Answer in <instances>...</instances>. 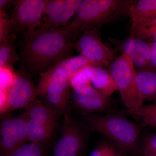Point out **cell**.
<instances>
[{
  "mask_svg": "<svg viewBox=\"0 0 156 156\" xmlns=\"http://www.w3.org/2000/svg\"><path fill=\"white\" fill-rule=\"evenodd\" d=\"M75 47L90 64L103 68L109 66L117 57L114 50L101 41L99 29L84 31Z\"/></svg>",
  "mask_w": 156,
  "mask_h": 156,
  "instance_id": "8992f818",
  "label": "cell"
},
{
  "mask_svg": "<svg viewBox=\"0 0 156 156\" xmlns=\"http://www.w3.org/2000/svg\"><path fill=\"white\" fill-rule=\"evenodd\" d=\"M92 65L89 64L79 70L69 78L71 88L92 84Z\"/></svg>",
  "mask_w": 156,
  "mask_h": 156,
  "instance_id": "603a6c76",
  "label": "cell"
},
{
  "mask_svg": "<svg viewBox=\"0 0 156 156\" xmlns=\"http://www.w3.org/2000/svg\"><path fill=\"white\" fill-rule=\"evenodd\" d=\"M15 1L0 0V13H6V11L12 5H14Z\"/></svg>",
  "mask_w": 156,
  "mask_h": 156,
  "instance_id": "f546056e",
  "label": "cell"
},
{
  "mask_svg": "<svg viewBox=\"0 0 156 156\" xmlns=\"http://www.w3.org/2000/svg\"><path fill=\"white\" fill-rule=\"evenodd\" d=\"M129 16L133 22L156 19V0L134 1L129 8Z\"/></svg>",
  "mask_w": 156,
  "mask_h": 156,
  "instance_id": "e0dca14e",
  "label": "cell"
},
{
  "mask_svg": "<svg viewBox=\"0 0 156 156\" xmlns=\"http://www.w3.org/2000/svg\"><path fill=\"white\" fill-rule=\"evenodd\" d=\"M0 111L1 114L8 112V91L0 90Z\"/></svg>",
  "mask_w": 156,
  "mask_h": 156,
  "instance_id": "83f0119b",
  "label": "cell"
},
{
  "mask_svg": "<svg viewBox=\"0 0 156 156\" xmlns=\"http://www.w3.org/2000/svg\"><path fill=\"white\" fill-rule=\"evenodd\" d=\"M83 144V138L81 131L68 122L54 147L53 156H78Z\"/></svg>",
  "mask_w": 156,
  "mask_h": 156,
  "instance_id": "4fadbf2b",
  "label": "cell"
},
{
  "mask_svg": "<svg viewBox=\"0 0 156 156\" xmlns=\"http://www.w3.org/2000/svg\"><path fill=\"white\" fill-rule=\"evenodd\" d=\"M5 156H43L41 145L31 143L25 144Z\"/></svg>",
  "mask_w": 156,
  "mask_h": 156,
  "instance_id": "cb8c5ba5",
  "label": "cell"
},
{
  "mask_svg": "<svg viewBox=\"0 0 156 156\" xmlns=\"http://www.w3.org/2000/svg\"><path fill=\"white\" fill-rule=\"evenodd\" d=\"M25 108L23 118L55 127L56 112L50 107L35 98Z\"/></svg>",
  "mask_w": 156,
  "mask_h": 156,
  "instance_id": "9a60e30c",
  "label": "cell"
},
{
  "mask_svg": "<svg viewBox=\"0 0 156 156\" xmlns=\"http://www.w3.org/2000/svg\"><path fill=\"white\" fill-rule=\"evenodd\" d=\"M90 64L82 55L70 57L62 60L57 65L66 73L69 77L82 68Z\"/></svg>",
  "mask_w": 156,
  "mask_h": 156,
  "instance_id": "44dd1931",
  "label": "cell"
},
{
  "mask_svg": "<svg viewBox=\"0 0 156 156\" xmlns=\"http://www.w3.org/2000/svg\"><path fill=\"white\" fill-rule=\"evenodd\" d=\"M12 24L11 18L6 13H0V43H2L11 33Z\"/></svg>",
  "mask_w": 156,
  "mask_h": 156,
  "instance_id": "4316f807",
  "label": "cell"
},
{
  "mask_svg": "<svg viewBox=\"0 0 156 156\" xmlns=\"http://www.w3.org/2000/svg\"><path fill=\"white\" fill-rule=\"evenodd\" d=\"M71 98L78 107L89 113L104 111L111 104L110 96L95 89L92 85L73 89Z\"/></svg>",
  "mask_w": 156,
  "mask_h": 156,
  "instance_id": "8fae6325",
  "label": "cell"
},
{
  "mask_svg": "<svg viewBox=\"0 0 156 156\" xmlns=\"http://www.w3.org/2000/svg\"><path fill=\"white\" fill-rule=\"evenodd\" d=\"M77 37L65 26L48 28L41 24L23 35L20 60L29 73L45 72L59 62L71 57Z\"/></svg>",
  "mask_w": 156,
  "mask_h": 156,
  "instance_id": "6da1fadb",
  "label": "cell"
},
{
  "mask_svg": "<svg viewBox=\"0 0 156 156\" xmlns=\"http://www.w3.org/2000/svg\"><path fill=\"white\" fill-rule=\"evenodd\" d=\"M92 84L95 89L110 96L118 90L113 78L108 70L92 65Z\"/></svg>",
  "mask_w": 156,
  "mask_h": 156,
  "instance_id": "2e32d148",
  "label": "cell"
},
{
  "mask_svg": "<svg viewBox=\"0 0 156 156\" xmlns=\"http://www.w3.org/2000/svg\"><path fill=\"white\" fill-rule=\"evenodd\" d=\"M85 118L93 131L107 137L118 146L129 151L137 150L141 131L139 125L119 115L101 116L89 113Z\"/></svg>",
  "mask_w": 156,
  "mask_h": 156,
  "instance_id": "3957f363",
  "label": "cell"
},
{
  "mask_svg": "<svg viewBox=\"0 0 156 156\" xmlns=\"http://www.w3.org/2000/svg\"><path fill=\"white\" fill-rule=\"evenodd\" d=\"M22 68L16 72L14 82L8 90V111L25 108L37 96L28 72Z\"/></svg>",
  "mask_w": 156,
  "mask_h": 156,
  "instance_id": "9c48e42d",
  "label": "cell"
},
{
  "mask_svg": "<svg viewBox=\"0 0 156 156\" xmlns=\"http://www.w3.org/2000/svg\"><path fill=\"white\" fill-rule=\"evenodd\" d=\"M135 83L143 100L156 102V71L136 70Z\"/></svg>",
  "mask_w": 156,
  "mask_h": 156,
  "instance_id": "5bb4252c",
  "label": "cell"
},
{
  "mask_svg": "<svg viewBox=\"0 0 156 156\" xmlns=\"http://www.w3.org/2000/svg\"><path fill=\"white\" fill-rule=\"evenodd\" d=\"M26 121L29 141L41 145L51 136L54 127L38 122L29 119H24Z\"/></svg>",
  "mask_w": 156,
  "mask_h": 156,
  "instance_id": "d6986e66",
  "label": "cell"
},
{
  "mask_svg": "<svg viewBox=\"0 0 156 156\" xmlns=\"http://www.w3.org/2000/svg\"><path fill=\"white\" fill-rule=\"evenodd\" d=\"M36 89L37 96L44 99L55 111H64L68 105L71 95L69 77L57 64L40 74Z\"/></svg>",
  "mask_w": 156,
  "mask_h": 156,
  "instance_id": "277c9868",
  "label": "cell"
},
{
  "mask_svg": "<svg viewBox=\"0 0 156 156\" xmlns=\"http://www.w3.org/2000/svg\"><path fill=\"white\" fill-rule=\"evenodd\" d=\"M119 48L122 53L131 58L136 70L147 69L150 64V42L131 37L120 41Z\"/></svg>",
  "mask_w": 156,
  "mask_h": 156,
  "instance_id": "7c38bea8",
  "label": "cell"
},
{
  "mask_svg": "<svg viewBox=\"0 0 156 156\" xmlns=\"http://www.w3.org/2000/svg\"><path fill=\"white\" fill-rule=\"evenodd\" d=\"M130 115L141 120L143 126L156 128V102L143 106Z\"/></svg>",
  "mask_w": 156,
  "mask_h": 156,
  "instance_id": "7402d4cb",
  "label": "cell"
},
{
  "mask_svg": "<svg viewBox=\"0 0 156 156\" xmlns=\"http://www.w3.org/2000/svg\"><path fill=\"white\" fill-rule=\"evenodd\" d=\"M28 140L26 121L24 118L9 117L3 120L1 127L2 156L25 144Z\"/></svg>",
  "mask_w": 156,
  "mask_h": 156,
  "instance_id": "ba28073f",
  "label": "cell"
},
{
  "mask_svg": "<svg viewBox=\"0 0 156 156\" xmlns=\"http://www.w3.org/2000/svg\"><path fill=\"white\" fill-rule=\"evenodd\" d=\"M16 72L11 67L0 68V90L8 91L13 84Z\"/></svg>",
  "mask_w": 156,
  "mask_h": 156,
  "instance_id": "d4e9b609",
  "label": "cell"
},
{
  "mask_svg": "<svg viewBox=\"0 0 156 156\" xmlns=\"http://www.w3.org/2000/svg\"><path fill=\"white\" fill-rule=\"evenodd\" d=\"M141 151L144 156H156V133L148 134L143 137Z\"/></svg>",
  "mask_w": 156,
  "mask_h": 156,
  "instance_id": "484cf974",
  "label": "cell"
},
{
  "mask_svg": "<svg viewBox=\"0 0 156 156\" xmlns=\"http://www.w3.org/2000/svg\"><path fill=\"white\" fill-rule=\"evenodd\" d=\"M104 156H120L114 148L111 146H105V151Z\"/></svg>",
  "mask_w": 156,
  "mask_h": 156,
  "instance_id": "4dcf8cb0",
  "label": "cell"
},
{
  "mask_svg": "<svg viewBox=\"0 0 156 156\" xmlns=\"http://www.w3.org/2000/svg\"><path fill=\"white\" fill-rule=\"evenodd\" d=\"M105 145L101 146L99 147L92 151L90 156H104L105 151Z\"/></svg>",
  "mask_w": 156,
  "mask_h": 156,
  "instance_id": "1f68e13d",
  "label": "cell"
},
{
  "mask_svg": "<svg viewBox=\"0 0 156 156\" xmlns=\"http://www.w3.org/2000/svg\"><path fill=\"white\" fill-rule=\"evenodd\" d=\"M130 37L147 42H156V19L140 20L133 22Z\"/></svg>",
  "mask_w": 156,
  "mask_h": 156,
  "instance_id": "ac0fdd59",
  "label": "cell"
},
{
  "mask_svg": "<svg viewBox=\"0 0 156 156\" xmlns=\"http://www.w3.org/2000/svg\"><path fill=\"white\" fill-rule=\"evenodd\" d=\"M48 0L15 1L11 18V33L31 32L42 24Z\"/></svg>",
  "mask_w": 156,
  "mask_h": 156,
  "instance_id": "52a82bcc",
  "label": "cell"
},
{
  "mask_svg": "<svg viewBox=\"0 0 156 156\" xmlns=\"http://www.w3.org/2000/svg\"><path fill=\"white\" fill-rule=\"evenodd\" d=\"M131 0H82L74 19L64 26L78 37L85 31L99 29L122 16H129Z\"/></svg>",
  "mask_w": 156,
  "mask_h": 156,
  "instance_id": "7a4b0ae2",
  "label": "cell"
},
{
  "mask_svg": "<svg viewBox=\"0 0 156 156\" xmlns=\"http://www.w3.org/2000/svg\"><path fill=\"white\" fill-rule=\"evenodd\" d=\"M109 72L116 84L123 103L129 114L137 111L143 106L144 100L135 83L136 69L131 58L125 53L117 57L109 66Z\"/></svg>",
  "mask_w": 156,
  "mask_h": 156,
  "instance_id": "5b68a950",
  "label": "cell"
},
{
  "mask_svg": "<svg viewBox=\"0 0 156 156\" xmlns=\"http://www.w3.org/2000/svg\"><path fill=\"white\" fill-rule=\"evenodd\" d=\"M151 58L150 64L148 69L156 71V42H150Z\"/></svg>",
  "mask_w": 156,
  "mask_h": 156,
  "instance_id": "f1b7e54d",
  "label": "cell"
},
{
  "mask_svg": "<svg viewBox=\"0 0 156 156\" xmlns=\"http://www.w3.org/2000/svg\"><path fill=\"white\" fill-rule=\"evenodd\" d=\"M82 2V0H48L42 25L51 29L64 26L76 13Z\"/></svg>",
  "mask_w": 156,
  "mask_h": 156,
  "instance_id": "30bf717a",
  "label": "cell"
},
{
  "mask_svg": "<svg viewBox=\"0 0 156 156\" xmlns=\"http://www.w3.org/2000/svg\"><path fill=\"white\" fill-rule=\"evenodd\" d=\"M15 34H10L0 46V68L11 67L20 60L16 50Z\"/></svg>",
  "mask_w": 156,
  "mask_h": 156,
  "instance_id": "ffe728a7",
  "label": "cell"
}]
</instances>
